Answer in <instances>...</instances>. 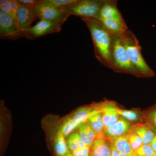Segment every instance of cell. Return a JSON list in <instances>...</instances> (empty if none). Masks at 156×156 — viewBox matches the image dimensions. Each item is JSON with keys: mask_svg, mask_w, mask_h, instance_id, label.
<instances>
[{"mask_svg": "<svg viewBox=\"0 0 156 156\" xmlns=\"http://www.w3.org/2000/svg\"><path fill=\"white\" fill-rule=\"evenodd\" d=\"M79 134L81 139L87 146L91 147L98 136L88 122L82 123L79 126Z\"/></svg>", "mask_w": 156, "mask_h": 156, "instance_id": "14", "label": "cell"}, {"mask_svg": "<svg viewBox=\"0 0 156 156\" xmlns=\"http://www.w3.org/2000/svg\"><path fill=\"white\" fill-rule=\"evenodd\" d=\"M131 129L130 123L124 118H121L114 126L105 129V137L109 140L119 136L127 135Z\"/></svg>", "mask_w": 156, "mask_h": 156, "instance_id": "11", "label": "cell"}, {"mask_svg": "<svg viewBox=\"0 0 156 156\" xmlns=\"http://www.w3.org/2000/svg\"><path fill=\"white\" fill-rule=\"evenodd\" d=\"M134 152L138 156H153L156 153L150 144H143Z\"/></svg>", "mask_w": 156, "mask_h": 156, "instance_id": "25", "label": "cell"}, {"mask_svg": "<svg viewBox=\"0 0 156 156\" xmlns=\"http://www.w3.org/2000/svg\"><path fill=\"white\" fill-rule=\"evenodd\" d=\"M109 140L112 145L120 153L129 155L133 152L126 135L118 136Z\"/></svg>", "mask_w": 156, "mask_h": 156, "instance_id": "17", "label": "cell"}, {"mask_svg": "<svg viewBox=\"0 0 156 156\" xmlns=\"http://www.w3.org/2000/svg\"><path fill=\"white\" fill-rule=\"evenodd\" d=\"M91 148L90 147L86 146L83 148L80 149L75 151L73 152L72 154L73 156H91L90 151Z\"/></svg>", "mask_w": 156, "mask_h": 156, "instance_id": "27", "label": "cell"}, {"mask_svg": "<svg viewBox=\"0 0 156 156\" xmlns=\"http://www.w3.org/2000/svg\"><path fill=\"white\" fill-rule=\"evenodd\" d=\"M8 0H1L0 1V5L5 4L8 2Z\"/></svg>", "mask_w": 156, "mask_h": 156, "instance_id": "32", "label": "cell"}, {"mask_svg": "<svg viewBox=\"0 0 156 156\" xmlns=\"http://www.w3.org/2000/svg\"><path fill=\"white\" fill-rule=\"evenodd\" d=\"M98 110V107L82 108L75 112L73 118L77 123L81 125L87 122L90 116Z\"/></svg>", "mask_w": 156, "mask_h": 156, "instance_id": "19", "label": "cell"}, {"mask_svg": "<svg viewBox=\"0 0 156 156\" xmlns=\"http://www.w3.org/2000/svg\"><path fill=\"white\" fill-rule=\"evenodd\" d=\"M120 156H128L125 154L120 153Z\"/></svg>", "mask_w": 156, "mask_h": 156, "instance_id": "34", "label": "cell"}, {"mask_svg": "<svg viewBox=\"0 0 156 156\" xmlns=\"http://www.w3.org/2000/svg\"><path fill=\"white\" fill-rule=\"evenodd\" d=\"M62 25L57 23L41 20L29 29L28 39L33 40L49 34L59 32L62 29Z\"/></svg>", "mask_w": 156, "mask_h": 156, "instance_id": "6", "label": "cell"}, {"mask_svg": "<svg viewBox=\"0 0 156 156\" xmlns=\"http://www.w3.org/2000/svg\"><path fill=\"white\" fill-rule=\"evenodd\" d=\"M91 156H111L112 154L111 144L105 138L95 140L91 147Z\"/></svg>", "mask_w": 156, "mask_h": 156, "instance_id": "13", "label": "cell"}, {"mask_svg": "<svg viewBox=\"0 0 156 156\" xmlns=\"http://www.w3.org/2000/svg\"><path fill=\"white\" fill-rule=\"evenodd\" d=\"M126 136L133 152L135 151L143 144L141 137L132 129L129 131Z\"/></svg>", "mask_w": 156, "mask_h": 156, "instance_id": "23", "label": "cell"}, {"mask_svg": "<svg viewBox=\"0 0 156 156\" xmlns=\"http://www.w3.org/2000/svg\"><path fill=\"white\" fill-rule=\"evenodd\" d=\"M54 151L56 156H66L70 153L67 143L61 130H58L55 138Z\"/></svg>", "mask_w": 156, "mask_h": 156, "instance_id": "18", "label": "cell"}, {"mask_svg": "<svg viewBox=\"0 0 156 156\" xmlns=\"http://www.w3.org/2000/svg\"><path fill=\"white\" fill-rule=\"evenodd\" d=\"M80 125L75 121L73 117H68L65 119L60 130L64 136H67Z\"/></svg>", "mask_w": 156, "mask_h": 156, "instance_id": "22", "label": "cell"}, {"mask_svg": "<svg viewBox=\"0 0 156 156\" xmlns=\"http://www.w3.org/2000/svg\"><path fill=\"white\" fill-rule=\"evenodd\" d=\"M106 0H77L70 8L66 10L71 15L82 18H96L101 7Z\"/></svg>", "mask_w": 156, "mask_h": 156, "instance_id": "4", "label": "cell"}, {"mask_svg": "<svg viewBox=\"0 0 156 156\" xmlns=\"http://www.w3.org/2000/svg\"><path fill=\"white\" fill-rule=\"evenodd\" d=\"M118 111L120 116H122L124 119L129 121L135 122L138 121L139 119V114L133 111L121 109L118 107Z\"/></svg>", "mask_w": 156, "mask_h": 156, "instance_id": "24", "label": "cell"}, {"mask_svg": "<svg viewBox=\"0 0 156 156\" xmlns=\"http://www.w3.org/2000/svg\"><path fill=\"white\" fill-rule=\"evenodd\" d=\"M128 156H138L134 152H133V153H132L130 154H129V155H128Z\"/></svg>", "mask_w": 156, "mask_h": 156, "instance_id": "33", "label": "cell"}, {"mask_svg": "<svg viewBox=\"0 0 156 156\" xmlns=\"http://www.w3.org/2000/svg\"><path fill=\"white\" fill-rule=\"evenodd\" d=\"M112 148V154L111 156H120V153L115 148L112 144H111Z\"/></svg>", "mask_w": 156, "mask_h": 156, "instance_id": "30", "label": "cell"}, {"mask_svg": "<svg viewBox=\"0 0 156 156\" xmlns=\"http://www.w3.org/2000/svg\"><path fill=\"white\" fill-rule=\"evenodd\" d=\"M150 145L156 153V134L155 136L154 137V139L151 142Z\"/></svg>", "mask_w": 156, "mask_h": 156, "instance_id": "31", "label": "cell"}, {"mask_svg": "<svg viewBox=\"0 0 156 156\" xmlns=\"http://www.w3.org/2000/svg\"><path fill=\"white\" fill-rule=\"evenodd\" d=\"M67 145L69 151L72 152L87 146L78 133H73L69 136L68 139Z\"/></svg>", "mask_w": 156, "mask_h": 156, "instance_id": "21", "label": "cell"}, {"mask_svg": "<svg viewBox=\"0 0 156 156\" xmlns=\"http://www.w3.org/2000/svg\"><path fill=\"white\" fill-rule=\"evenodd\" d=\"M77 1V0H44L43 5L64 11Z\"/></svg>", "mask_w": 156, "mask_h": 156, "instance_id": "20", "label": "cell"}, {"mask_svg": "<svg viewBox=\"0 0 156 156\" xmlns=\"http://www.w3.org/2000/svg\"><path fill=\"white\" fill-rule=\"evenodd\" d=\"M0 37L14 41L20 37L26 38V34L14 19L2 11H0Z\"/></svg>", "mask_w": 156, "mask_h": 156, "instance_id": "5", "label": "cell"}, {"mask_svg": "<svg viewBox=\"0 0 156 156\" xmlns=\"http://www.w3.org/2000/svg\"><path fill=\"white\" fill-rule=\"evenodd\" d=\"M153 156H156V153H155V154H154V155Z\"/></svg>", "mask_w": 156, "mask_h": 156, "instance_id": "36", "label": "cell"}, {"mask_svg": "<svg viewBox=\"0 0 156 156\" xmlns=\"http://www.w3.org/2000/svg\"><path fill=\"white\" fill-rule=\"evenodd\" d=\"M10 1L11 0H8L7 2L0 5V11H2L11 17V9Z\"/></svg>", "mask_w": 156, "mask_h": 156, "instance_id": "29", "label": "cell"}, {"mask_svg": "<svg viewBox=\"0 0 156 156\" xmlns=\"http://www.w3.org/2000/svg\"><path fill=\"white\" fill-rule=\"evenodd\" d=\"M131 129L141 137L143 144H150L156 134V130L149 123L134 124Z\"/></svg>", "mask_w": 156, "mask_h": 156, "instance_id": "12", "label": "cell"}, {"mask_svg": "<svg viewBox=\"0 0 156 156\" xmlns=\"http://www.w3.org/2000/svg\"><path fill=\"white\" fill-rule=\"evenodd\" d=\"M35 12L37 19L49 20L61 25L71 16L70 14L65 11H60L43 4L35 9Z\"/></svg>", "mask_w": 156, "mask_h": 156, "instance_id": "7", "label": "cell"}, {"mask_svg": "<svg viewBox=\"0 0 156 156\" xmlns=\"http://www.w3.org/2000/svg\"><path fill=\"white\" fill-rule=\"evenodd\" d=\"M20 5L32 9H36L43 4L44 0H17Z\"/></svg>", "mask_w": 156, "mask_h": 156, "instance_id": "26", "label": "cell"}, {"mask_svg": "<svg viewBox=\"0 0 156 156\" xmlns=\"http://www.w3.org/2000/svg\"><path fill=\"white\" fill-rule=\"evenodd\" d=\"M99 105L100 106L98 108L101 112L105 129L114 126L121 119L116 103L113 101H106Z\"/></svg>", "mask_w": 156, "mask_h": 156, "instance_id": "8", "label": "cell"}, {"mask_svg": "<svg viewBox=\"0 0 156 156\" xmlns=\"http://www.w3.org/2000/svg\"><path fill=\"white\" fill-rule=\"evenodd\" d=\"M110 56L112 69L115 72L140 77L130 61L120 37L113 34Z\"/></svg>", "mask_w": 156, "mask_h": 156, "instance_id": "3", "label": "cell"}, {"mask_svg": "<svg viewBox=\"0 0 156 156\" xmlns=\"http://www.w3.org/2000/svg\"><path fill=\"white\" fill-rule=\"evenodd\" d=\"M87 122L89 123L93 130L96 132L98 135V138H105V128L102 121L101 112L99 108L98 111L90 116Z\"/></svg>", "mask_w": 156, "mask_h": 156, "instance_id": "16", "label": "cell"}, {"mask_svg": "<svg viewBox=\"0 0 156 156\" xmlns=\"http://www.w3.org/2000/svg\"><path fill=\"white\" fill-rule=\"evenodd\" d=\"M148 119L151 122V125L156 130V107L151 110L149 113Z\"/></svg>", "mask_w": 156, "mask_h": 156, "instance_id": "28", "label": "cell"}, {"mask_svg": "<svg viewBox=\"0 0 156 156\" xmlns=\"http://www.w3.org/2000/svg\"><path fill=\"white\" fill-rule=\"evenodd\" d=\"M17 19L20 27L26 35L28 39L27 31L37 19L35 9H29L20 5L17 13Z\"/></svg>", "mask_w": 156, "mask_h": 156, "instance_id": "9", "label": "cell"}, {"mask_svg": "<svg viewBox=\"0 0 156 156\" xmlns=\"http://www.w3.org/2000/svg\"><path fill=\"white\" fill-rule=\"evenodd\" d=\"M130 61L135 69L143 77H152L155 75L143 56L141 48L134 34L130 30L120 37Z\"/></svg>", "mask_w": 156, "mask_h": 156, "instance_id": "2", "label": "cell"}, {"mask_svg": "<svg viewBox=\"0 0 156 156\" xmlns=\"http://www.w3.org/2000/svg\"><path fill=\"white\" fill-rule=\"evenodd\" d=\"M91 34L95 57L105 67L111 69V49L112 34L100 20L95 18H82Z\"/></svg>", "mask_w": 156, "mask_h": 156, "instance_id": "1", "label": "cell"}, {"mask_svg": "<svg viewBox=\"0 0 156 156\" xmlns=\"http://www.w3.org/2000/svg\"><path fill=\"white\" fill-rule=\"evenodd\" d=\"M116 0H106L101 7L97 19H112L123 23H126L121 13L117 8Z\"/></svg>", "mask_w": 156, "mask_h": 156, "instance_id": "10", "label": "cell"}, {"mask_svg": "<svg viewBox=\"0 0 156 156\" xmlns=\"http://www.w3.org/2000/svg\"><path fill=\"white\" fill-rule=\"evenodd\" d=\"M97 19V18H96ZM112 34L119 37H122L128 30L126 23H123L112 19H97Z\"/></svg>", "mask_w": 156, "mask_h": 156, "instance_id": "15", "label": "cell"}, {"mask_svg": "<svg viewBox=\"0 0 156 156\" xmlns=\"http://www.w3.org/2000/svg\"><path fill=\"white\" fill-rule=\"evenodd\" d=\"M66 156H73L72 154H71L70 153L69 154H67V155H66Z\"/></svg>", "mask_w": 156, "mask_h": 156, "instance_id": "35", "label": "cell"}]
</instances>
